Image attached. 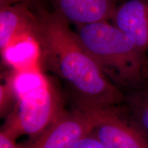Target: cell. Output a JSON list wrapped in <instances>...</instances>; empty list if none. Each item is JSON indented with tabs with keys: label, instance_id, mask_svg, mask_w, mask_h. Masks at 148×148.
Returning <instances> with one entry per match:
<instances>
[{
	"label": "cell",
	"instance_id": "7c38bea8",
	"mask_svg": "<svg viewBox=\"0 0 148 148\" xmlns=\"http://www.w3.org/2000/svg\"><path fill=\"white\" fill-rule=\"evenodd\" d=\"M73 148H104L97 138L92 134L84 136L77 142Z\"/></svg>",
	"mask_w": 148,
	"mask_h": 148
},
{
	"label": "cell",
	"instance_id": "8992f818",
	"mask_svg": "<svg viewBox=\"0 0 148 148\" xmlns=\"http://www.w3.org/2000/svg\"><path fill=\"white\" fill-rule=\"evenodd\" d=\"M108 21L127 35L148 58V0L117 1Z\"/></svg>",
	"mask_w": 148,
	"mask_h": 148
},
{
	"label": "cell",
	"instance_id": "ba28073f",
	"mask_svg": "<svg viewBox=\"0 0 148 148\" xmlns=\"http://www.w3.org/2000/svg\"><path fill=\"white\" fill-rule=\"evenodd\" d=\"M0 51L3 64L10 67L11 70L41 68V49L35 34L34 26L16 34Z\"/></svg>",
	"mask_w": 148,
	"mask_h": 148
},
{
	"label": "cell",
	"instance_id": "5b68a950",
	"mask_svg": "<svg viewBox=\"0 0 148 148\" xmlns=\"http://www.w3.org/2000/svg\"><path fill=\"white\" fill-rule=\"evenodd\" d=\"M92 128L91 116L86 111L74 107L71 110H64L45 130L18 144V148H73Z\"/></svg>",
	"mask_w": 148,
	"mask_h": 148
},
{
	"label": "cell",
	"instance_id": "4fadbf2b",
	"mask_svg": "<svg viewBox=\"0 0 148 148\" xmlns=\"http://www.w3.org/2000/svg\"><path fill=\"white\" fill-rule=\"evenodd\" d=\"M16 140L6 132L0 130V148H18Z\"/></svg>",
	"mask_w": 148,
	"mask_h": 148
},
{
	"label": "cell",
	"instance_id": "3957f363",
	"mask_svg": "<svg viewBox=\"0 0 148 148\" xmlns=\"http://www.w3.org/2000/svg\"><path fill=\"white\" fill-rule=\"evenodd\" d=\"M8 75L18 99L1 130L15 139L23 135L34 138L65 110L62 94L40 68L10 70Z\"/></svg>",
	"mask_w": 148,
	"mask_h": 148
},
{
	"label": "cell",
	"instance_id": "52a82bcc",
	"mask_svg": "<svg viewBox=\"0 0 148 148\" xmlns=\"http://www.w3.org/2000/svg\"><path fill=\"white\" fill-rule=\"evenodd\" d=\"M53 12L75 26L110 20L115 0H51Z\"/></svg>",
	"mask_w": 148,
	"mask_h": 148
},
{
	"label": "cell",
	"instance_id": "9a60e30c",
	"mask_svg": "<svg viewBox=\"0 0 148 148\" xmlns=\"http://www.w3.org/2000/svg\"><path fill=\"white\" fill-rule=\"evenodd\" d=\"M121 1V0H115L116 2H117V1Z\"/></svg>",
	"mask_w": 148,
	"mask_h": 148
},
{
	"label": "cell",
	"instance_id": "6da1fadb",
	"mask_svg": "<svg viewBox=\"0 0 148 148\" xmlns=\"http://www.w3.org/2000/svg\"><path fill=\"white\" fill-rule=\"evenodd\" d=\"M34 8V32L41 49L40 67L65 83L75 106L111 107L123 104L125 93L107 78L70 24L38 1Z\"/></svg>",
	"mask_w": 148,
	"mask_h": 148
},
{
	"label": "cell",
	"instance_id": "9c48e42d",
	"mask_svg": "<svg viewBox=\"0 0 148 148\" xmlns=\"http://www.w3.org/2000/svg\"><path fill=\"white\" fill-rule=\"evenodd\" d=\"M36 2L0 6V49L16 34L34 27L36 21L34 5Z\"/></svg>",
	"mask_w": 148,
	"mask_h": 148
},
{
	"label": "cell",
	"instance_id": "7a4b0ae2",
	"mask_svg": "<svg viewBox=\"0 0 148 148\" xmlns=\"http://www.w3.org/2000/svg\"><path fill=\"white\" fill-rule=\"evenodd\" d=\"M75 32L103 74L120 89L128 92L147 84L148 58L110 22L76 26Z\"/></svg>",
	"mask_w": 148,
	"mask_h": 148
},
{
	"label": "cell",
	"instance_id": "8fae6325",
	"mask_svg": "<svg viewBox=\"0 0 148 148\" xmlns=\"http://www.w3.org/2000/svg\"><path fill=\"white\" fill-rule=\"evenodd\" d=\"M0 84V116L6 119L14 110L17 102V95L9 76L5 72L1 75Z\"/></svg>",
	"mask_w": 148,
	"mask_h": 148
},
{
	"label": "cell",
	"instance_id": "5bb4252c",
	"mask_svg": "<svg viewBox=\"0 0 148 148\" xmlns=\"http://www.w3.org/2000/svg\"><path fill=\"white\" fill-rule=\"evenodd\" d=\"M36 0H0V6L5 5H10L13 3H23V2H36Z\"/></svg>",
	"mask_w": 148,
	"mask_h": 148
},
{
	"label": "cell",
	"instance_id": "30bf717a",
	"mask_svg": "<svg viewBox=\"0 0 148 148\" xmlns=\"http://www.w3.org/2000/svg\"><path fill=\"white\" fill-rule=\"evenodd\" d=\"M122 106L134 124L148 136V83L126 92Z\"/></svg>",
	"mask_w": 148,
	"mask_h": 148
},
{
	"label": "cell",
	"instance_id": "277c9868",
	"mask_svg": "<svg viewBox=\"0 0 148 148\" xmlns=\"http://www.w3.org/2000/svg\"><path fill=\"white\" fill-rule=\"evenodd\" d=\"M91 116V133L104 148H148V136L130 119L121 105L111 107L75 106Z\"/></svg>",
	"mask_w": 148,
	"mask_h": 148
}]
</instances>
